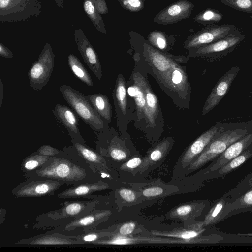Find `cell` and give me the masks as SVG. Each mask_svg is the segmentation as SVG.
Returning a JSON list of instances; mask_svg holds the SVG:
<instances>
[{
    "mask_svg": "<svg viewBox=\"0 0 252 252\" xmlns=\"http://www.w3.org/2000/svg\"><path fill=\"white\" fill-rule=\"evenodd\" d=\"M225 5L242 12L252 13V0H219Z\"/></svg>",
    "mask_w": 252,
    "mask_h": 252,
    "instance_id": "83f0119b",
    "label": "cell"
},
{
    "mask_svg": "<svg viewBox=\"0 0 252 252\" xmlns=\"http://www.w3.org/2000/svg\"><path fill=\"white\" fill-rule=\"evenodd\" d=\"M119 194L123 200L128 202L135 201L136 199L135 193L129 189L126 188L121 189L119 191Z\"/></svg>",
    "mask_w": 252,
    "mask_h": 252,
    "instance_id": "e575fe53",
    "label": "cell"
},
{
    "mask_svg": "<svg viewBox=\"0 0 252 252\" xmlns=\"http://www.w3.org/2000/svg\"><path fill=\"white\" fill-rule=\"evenodd\" d=\"M115 95L119 109L125 115L127 109V97L125 80L121 74L119 75L117 79Z\"/></svg>",
    "mask_w": 252,
    "mask_h": 252,
    "instance_id": "484cf974",
    "label": "cell"
},
{
    "mask_svg": "<svg viewBox=\"0 0 252 252\" xmlns=\"http://www.w3.org/2000/svg\"><path fill=\"white\" fill-rule=\"evenodd\" d=\"M252 144V132L231 144L221 155L213 160L201 174L218 169L240 155Z\"/></svg>",
    "mask_w": 252,
    "mask_h": 252,
    "instance_id": "8fae6325",
    "label": "cell"
},
{
    "mask_svg": "<svg viewBox=\"0 0 252 252\" xmlns=\"http://www.w3.org/2000/svg\"><path fill=\"white\" fill-rule=\"evenodd\" d=\"M169 145L168 140L162 141L151 152L149 156V159L153 162L159 161L167 151Z\"/></svg>",
    "mask_w": 252,
    "mask_h": 252,
    "instance_id": "f1b7e54d",
    "label": "cell"
},
{
    "mask_svg": "<svg viewBox=\"0 0 252 252\" xmlns=\"http://www.w3.org/2000/svg\"><path fill=\"white\" fill-rule=\"evenodd\" d=\"M141 162V158L136 157L130 159L123 165L125 168L133 169L139 166Z\"/></svg>",
    "mask_w": 252,
    "mask_h": 252,
    "instance_id": "74e56055",
    "label": "cell"
},
{
    "mask_svg": "<svg viewBox=\"0 0 252 252\" xmlns=\"http://www.w3.org/2000/svg\"><path fill=\"white\" fill-rule=\"evenodd\" d=\"M74 35L78 51L84 62L96 78L100 80L102 76V68L96 51L81 29H76Z\"/></svg>",
    "mask_w": 252,
    "mask_h": 252,
    "instance_id": "ba28073f",
    "label": "cell"
},
{
    "mask_svg": "<svg viewBox=\"0 0 252 252\" xmlns=\"http://www.w3.org/2000/svg\"><path fill=\"white\" fill-rule=\"evenodd\" d=\"M210 204L209 200H202L192 204L182 205L173 211L171 216L180 218H185L188 216L196 217L200 215L205 208L209 207Z\"/></svg>",
    "mask_w": 252,
    "mask_h": 252,
    "instance_id": "d6986e66",
    "label": "cell"
},
{
    "mask_svg": "<svg viewBox=\"0 0 252 252\" xmlns=\"http://www.w3.org/2000/svg\"><path fill=\"white\" fill-rule=\"evenodd\" d=\"M55 58L51 44L46 43L37 60L28 72L30 86L34 90H41L49 82L54 69Z\"/></svg>",
    "mask_w": 252,
    "mask_h": 252,
    "instance_id": "277c9868",
    "label": "cell"
},
{
    "mask_svg": "<svg viewBox=\"0 0 252 252\" xmlns=\"http://www.w3.org/2000/svg\"><path fill=\"white\" fill-rule=\"evenodd\" d=\"M84 10L96 29L99 32L107 33L103 18L97 11L93 0H83Z\"/></svg>",
    "mask_w": 252,
    "mask_h": 252,
    "instance_id": "7402d4cb",
    "label": "cell"
},
{
    "mask_svg": "<svg viewBox=\"0 0 252 252\" xmlns=\"http://www.w3.org/2000/svg\"><path fill=\"white\" fill-rule=\"evenodd\" d=\"M249 211H252V189L235 199L227 202L220 221L234 215Z\"/></svg>",
    "mask_w": 252,
    "mask_h": 252,
    "instance_id": "2e32d148",
    "label": "cell"
},
{
    "mask_svg": "<svg viewBox=\"0 0 252 252\" xmlns=\"http://www.w3.org/2000/svg\"><path fill=\"white\" fill-rule=\"evenodd\" d=\"M245 35L240 32L209 44L189 51L192 57L218 58L224 56L236 49L244 40Z\"/></svg>",
    "mask_w": 252,
    "mask_h": 252,
    "instance_id": "8992f818",
    "label": "cell"
},
{
    "mask_svg": "<svg viewBox=\"0 0 252 252\" xmlns=\"http://www.w3.org/2000/svg\"><path fill=\"white\" fill-rule=\"evenodd\" d=\"M40 153L42 154L51 155L54 153H56L57 150L56 149L53 148L52 147L47 145H44L40 147L39 149Z\"/></svg>",
    "mask_w": 252,
    "mask_h": 252,
    "instance_id": "b9f144b4",
    "label": "cell"
},
{
    "mask_svg": "<svg viewBox=\"0 0 252 252\" xmlns=\"http://www.w3.org/2000/svg\"><path fill=\"white\" fill-rule=\"evenodd\" d=\"M223 17V15L219 11L209 8L197 14L193 19L196 22L206 26L219 22Z\"/></svg>",
    "mask_w": 252,
    "mask_h": 252,
    "instance_id": "603a6c76",
    "label": "cell"
},
{
    "mask_svg": "<svg viewBox=\"0 0 252 252\" xmlns=\"http://www.w3.org/2000/svg\"><path fill=\"white\" fill-rule=\"evenodd\" d=\"M86 97L100 116L106 121L110 122L112 109L107 97L99 93L89 94Z\"/></svg>",
    "mask_w": 252,
    "mask_h": 252,
    "instance_id": "ac0fdd59",
    "label": "cell"
},
{
    "mask_svg": "<svg viewBox=\"0 0 252 252\" xmlns=\"http://www.w3.org/2000/svg\"><path fill=\"white\" fill-rule=\"evenodd\" d=\"M110 153L111 157L116 160H123L126 159L127 155L126 152L122 149L113 147L111 148Z\"/></svg>",
    "mask_w": 252,
    "mask_h": 252,
    "instance_id": "836d02e7",
    "label": "cell"
},
{
    "mask_svg": "<svg viewBox=\"0 0 252 252\" xmlns=\"http://www.w3.org/2000/svg\"><path fill=\"white\" fill-rule=\"evenodd\" d=\"M68 65L74 75L89 87L93 86L92 79L80 60L73 54L67 56Z\"/></svg>",
    "mask_w": 252,
    "mask_h": 252,
    "instance_id": "44dd1931",
    "label": "cell"
},
{
    "mask_svg": "<svg viewBox=\"0 0 252 252\" xmlns=\"http://www.w3.org/2000/svg\"><path fill=\"white\" fill-rule=\"evenodd\" d=\"M135 228V223L128 222L123 224L119 228L120 235L126 236L131 234Z\"/></svg>",
    "mask_w": 252,
    "mask_h": 252,
    "instance_id": "d590c367",
    "label": "cell"
},
{
    "mask_svg": "<svg viewBox=\"0 0 252 252\" xmlns=\"http://www.w3.org/2000/svg\"><path fill=\"white\" fill-rule=\"evenodd\" d=\"M42 9V3L37 0H0V22L27 21L39 16Z\"/></svg>",
    "mask_w": 252,
    "mask_h": 252,
    "instance_id": "3957f363",
    "label": "cell"
},
{
    "mask_svg": "<svg viewBox=\"0 0 252 252\" xmlns=\"http://www.w3.org/2000/svg\"><path fill=\"white\" fill-rule=\"evenodd\" d=\"M39 165V162L33 158L27 161L25 164V167L28 170H32L36 168Z\"/></svg>",
    "mask_w": 252,
    "mask_h": 252,
    "instance_id": "7bdbcfd3",
    "label": "cell"
},
{
    "mask_svg": "<svg viewBox=\"0 0 252 252\" xmlns=\"http://www.w3.org/2000/svg\"><path fill=\"white\" fill-rule=\"evenodd\" d=\"M251 189H252V171L242 179L235 187L224 195L229 198V201H232Z\"/></svg>",
    "mask_w": 252,
    "mask_h": 252,
    "instance_id": "cb8c5ba5",
    "label": "cell"
},
{
    "mask_svg": "<svg viewBox=\"0 0 252 252\" xmlns=\"http://www.w3.org/2000/svg\"><path fill=\"white\" fill-rule=\"evenodd\" d=\"M163 193L162 188L158 186H153L144 189L142 194L147 197H153L161 195Z\"/></svg>",
    "mask_w": 252,
    "mask_h": 252,
    "instance_id": "d6a6232c",
    "label": "cell"
},
{
    "mask_svg": "<svg viewBox=\"0 0 252 252\" xmlns=\"http://www.w3.org/2000/svg\"><path fill=\"white\" fill-rule=\"evenodd\" d=\"M147 39L152 46L159 51H166L169 48L170 39L164 32L153 31L148 35Z\"/></svg>",
    "mask_w": 252,
    "mask_h": 252,
    "instance_id": "d4e9b609",
    "label": "cell"
},
{
    "mask_svg": "<svg viewBox=\"0 0 252 252\" xmlns=\"http://www.w3.org/2000/svg\"><path fill=\"white\" fill-rule=\"evenodd\" d=\"M134 84L129 89L132 92V96L134 97L136 106L137 114L138 118L144 113L145 105V98L144 91L136 81L133 80Z\"/></svg>",
    "mask_w": 252,
    "mask_h": 252,
    "instance_id": "4316f807",
    "label": "cell"
},
{
    "mask_svg": "<svg viewBox=\"0 0 252 252\" xmlns=\"http://www.w3.org/2000/svg\"><path fill=\"white\" fill-rule=\"evenodd\" d=\"M159 78L163 84L178 94L183 95L186 93L189 87L187 76L178 64Z\"/></svg>",
    "mask_w": 252,
    "mask_h": 252,
    "instance_id": "5bb4252c",
    "label": "cell"
},
{
    "mask_svg": "<svg viewBox=\"0 0 252 252\" xmlns=\"http://www.w3.org/2000/svg\"><path fill=\"white\" fill-rule=\"evenodd\" d=\"M229 198L224 195L216 200L203 220V226L212 225L220 222L221 217L223 212L224 206Z\"/></svg>",
    "mask_w": 252,
    "mask_h": 252,
    "instance_id": "ffe728a7",
    "label": "cell"
},
{
    "mask_svg": "<svg viewBox=\"0 0 252 252\" xmlns=\"http://www.w3.org/2000/svg\"><path fill=\"white\" fill-rule=\"evenodd\" d=\"M133 80L138 82L144 91L145 105L143 114L148 124L151 126H154L158 111L157 98L152 91L148 82L142 75L137 72L133 74Z\"/></svg>",
    "mask_w": 252,
    "mask_h": 252,
    "instance_id": "7c38bea8",
    "label": "cell"
},
{
    "mask_svg": "<svg viewBox=\"0 0 252 252\" xmlns=\"http://www.w3.org/2000/svg\"><path fill=\"white\" fill-rule=\"evenodd\" d=\"M4 96V89L2 81L0 80V108L1 107Z\"/></svg>",
    "mask_w": 252,
    "mask_h": 252,
    "instance_id": "f6af8a7d",
    "label": "cell"
},
{
    "mask_svg": "<svg viewBox=\"0 0 252 252\" xmlns=\"http://www.w3.org/2000/svg\"><path fill=\"white\" fill-rule=\"evenodd\" d=\"M240 69L239 66L232 67L219 78L205 102L202 110L203 115L208 113L218 105L229 91L232 83Z\"/></svg>",
    "mask_w": 252,
    "mask_h": 252,
    "instance_id": "9c48e42d",
    "label": "cell"
},
{
    "mask_svg": "<svg viewBox=\"0 0 252 252\" xmlns=\"http://www.w3.org/2000/svg\"><path fill=\"white\" fill-rule=\"evenodd\" d=\"M54 115L55 118L64 126L73 139H82L79 131L78 119L72 109L57 103L54 109Z\"/></svg>",
    "mask_w": 252,
    "mask_h": 252,
    "instance_id": "4fadbf2b",
    "label": "cell"
},
{
    "mask_svg": "<svg viewBox=\"0 0 252 252\" xmlns=\"http://www.w3.org/2000/svg\"><path fill=\"white\" fill-rule=\"evenodd\" d=\"M56 4L57 5L61 8H64V4L63 0H54Z\"/></svg>",
    "mask_w": 252,
    "mask_h": 252,
    "instance_id": "7dc6e473",
    "label": "cell"
},
{
    "mask_svg": "<svg viewBox=\"0 0 252 252\" xmlns=\"http://www.w3.org/2000/svg\"><path fill=\"white\" fill-rule=\"evenodd\" d=\"M252 156V144L240 155L231 159L221 167L213 171L201 174V179L203 181L223 178L242 165Z\"/></svg>",
    "mask_w": 252,
    "mask_h": 252,
    "instance_id": "9a60e30c",
    "label": "cell"
},
{
    "mask_svg": "<svg viewBox=\"0 0 252 252\" xmlns=\"http://www.w3.org/2000/svg\"><path fill=\"white\" fill-rule=\"evenodd\" d=\"M97 236L95 234H89L85 236L83 239L85 241H93L96 239Z\"/></svg>",
    "mask_w": 252,
    "mask_h": 252,
    "instance_id": "bcb514c9",
    "label": "cell"
},
{
    "mask_svg": "<svg viewBox=\"0 0 252 252\" xmlns=\"http://www.w3.org/2000/svg\"><path fill=\"white\" fill-rule=\"evenodd\" d=\"M221 123H217L203 132L188 148L180 162L183 168L188 167L205 149L219 130Z\"/></svg>",
    "mask_w": 252,
    "mask_h": 252,
    "instance_id": "30bf717a",
    "label": "cell"
},
{
    "mask_svg": "<svg viewBox=\"0 0 252 252\" xmlns=\"http://www.w3.org/2000/svg\"><path fill=\"white\" fill-rule=\"evenodd\" d=\"M0 55L7 59L12 58L14 56L13 53L1 42H0Z\"/></svg>",
    "mask_w": 252,
    "mask_h": 252,
    "instance_id": "ab89813d",
    "label": "cell"
},
{
    "mask_svg": "<svg viewBox=\"0 0 252 252\" xmlns=\"http://www.w3.org/2000/svg\"><path fill=\"white\" fill-rule=\"evenodd\" d=\"M94 220V218L93 216H88L80 220L78 222V224L85 226L91 224Z\"/></svg>",
    "mask_w": 252,
    "mask_h": 252,
    "instance_id": "ee69618b",
    "label": "cell"
},
{
    "mask_svg": "<svg viewBox=\"0 0 252 252\" xmlns=\"http://www.w3.org/2000/svg\"><path fill=\"white\" fill-rule=\"evenodd\" d=\"M81 209L80 204L77 203H71L68 205L66 208V212L71 215L78 213Z\"/></svg>",
    "mask_w": 252,
    "mask_h": 252,
    "instance_id": "f35d334b",
    "label": "cell"
},
{
    "mask_svg": "<svg viewBox=\"0 0 252 252\" xmlns=\"http://www.w3.org/2000/svg\"><path fill=\"white\" fill-rule=\"evenodd\" d=\"M59 90L65 101L93 130H103V121L86 96L65 84L61 85Z\"/></svg>",
    "mask_w": 252,
    "mask_h": 252,
    "instance_id": "7a4b0ae2",
    "label": "cell"
},
{
    "mask_svg": "<svg viewBox=\"0 0 252 252\" xmlns=\"http://www.w3.org/2000/svg\"><path fill=\"white\" fill-rule=\"evenodd\" d=\"M77 169L66 162L57 161L41 171L40 174L48 177L71 179L79 173V170Z\"/></svg>",
    "mask_w": 252,
    "mask_h": 252,
    "instance_id": "e0dca14e",
    "label": "cell"
},
{
    "mask_svg": "<svg viewBox=\"0 0 252 252\" xmlns=\"http://www.w3.org/2000/svg\"><path fill=\"white\" fill-rule=\"evenodd\" d=\"M143 0V1H148L149 0Z\"/></svg>",
    "mask_w": 252,
    "mask_h": 252,
    "instance_id": "c3c4849f",
    "label": "cell"
},
{
    "mask_svg": "<svg viewBox=\"0 0 252 252\" xmlns=\"http://www.w3.org/2000/svg\"><path fill=\"white\" fill-rule=\"evenodd\" d=\"M50 189L49 185L41 183L32 188H27L22 191L21 194L24 195H40L45 194Z\"/></svg>",
    "mask_w": 252,
    "mask_h": 252,
    "instance_id": "4dcf8cb0",
    "label": "cell"
},
{
    "mask_svg": "<svg viewBox=\"0 0 252 252\" xmlns=\"http://www.w3.org/2000/svg\"><path fill=\"white\" fill-rule=\"evenodd\" d=\"M240 32L234 25H208L189 36L185 42L184 47L190 51Z\"/></svg>",
    "mask_w": 252,
    "mask_h": 252,
    "instance_id": "5b68a950",
    "label": "cell"
},
{
    "mask_svg": "<svg viewBox=\"0 0 252 252\" xmlns=\"http://www.w3.org/2000/svg\"><path fill=\"white\" fill-rule=\"evenodd\" d=\"M74 145L76 148L86 159L92 162L97 160L98 157L95 153L78 142L75 143Z\"/></svg>",
    "mask_w": 252,
    "mask_h": 252,
    "instance_id": "1f68e13d",
    "label": "cell"
},
{
    "mask_svg": "<svg viewBox=\"0 0 252 252\" xmlns=\"http://www.w3.org/2000/svg\"><path fill=\"white\" fill-rule=\"evenodd\" d=\"M90 191V188L87 186H80L73 189L71 194L75 195H83L86 194Z\"/></svg>",
    "mask_w": 252,
    "mask_h": 252,
    "instance_id": "60d3db41",
    "label": "cell"
},
{
    "mask_svg": "<svg viewBox=\"0 0 252 252\" xmlns=\"http://www.w3.org/2000/svg\"><path fill=\"white\" fill-rule=\"evenodd\" d=\"M252 132V121L222 123L203 151L188 166L192 172L213 160L233 143Z\"/></svg>",
    "mask_w": 252,
    "mask_h": 252,
    "instance_id": "6da1fadb",
    "label": "cell"
},
{
    "mask_svg": "<svg viewBox=\"0 0 252 252\" xmlns=\"http://www.w3.org/2000/svg\"><path fill=\"white\" fill-rule=\"evenodd\" d=\"M194 8L193 3L181 0L170 4L156 15L154 21L160 25L176 23L189 18Z\"/></svg>",
    "mask_w": 252,
    "mask_h": 252,
    "instance_id": "52a82bcc",
    "label": "cell"
},
{
    "mask_svg": "<svg viewBox=\"0 0 252 252\" xmlns=\"http://www.w3.org/2000/svg\"><path fill=\"white\" fill-rule=\"evenodd\" d=\"M121 6L127 10L137 12L144 7V1L142 0H117Z\"/></svg>",
    "mask_w": 252,
    "mask_h": 252,
    "instance_id": "f546056e",
    "label": "cell"
},
{
    "mask_svg": "<svg viewBox=\"0 0 252 252\" xmlns=\"http://www.w3.org/2000/svg\"><path fill=\"white\" fill-rule=\"evenodd\" d=\"M96 9L100 15H105L108 12V9L105 0H93Z\"/></svg>",
    "mask_w": 252,
    "mask_h": 252,
    "instance_id": "8d00e7d4",
    "label": "cell"
}]
</instances>
